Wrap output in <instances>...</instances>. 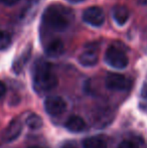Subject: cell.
I'll list each match as a JSON object with an SVG mask.
<instances>
[{
	"instance_id": "15",
	"label": "cell",
	"mask_w": 147,
	"mask_h": 148,
	"mask_svg": "<svg viewBox=\"0 0 147 148\" xmlns=\"http://www.w3.org/2000/svg\"><path fill=\"white\" fill-rule=\"evenodd\" d=\"M29 53H30V51H27L26 53H23V56L20 58V60H18L16 62H14L13 68H14V71H16V73H18L22 69V66H24L25 62H27L28 58H29Z\"/></svg>"
},
{
	"instance_id": "14",
	"label": "cell",
	"mask_w": 147,
	"mask_h": 148,
	"mask_svg": "<svg viewBox=\"0 0 147 148\" xmlns=\"http://www.w3.org/2000/svg\"><path fill=\"white\" fill-rule=\"evenodd\" d=\"M12 43V36L8 31L0 29V51L9 49Z\"/></svg>"
},
{
	"instance_id": "16",
	"label": "cell",
	"mask_w": 147,
	"mask_h": 148,
	"mask_svg": "<svg viewBox=\"0 0 147 148\" xmlns=\"http://www.w3.org/2000/svg\"><path fill=\"white\" fill-rule=\"evenodd\" d=\"M140 107L147 112V84H144L140 92Z\"/></svg>"
},
{
	"instance_id": "8",
	"label": "cell",
	"mask_w": 147,
	"mask_h": 148,
	"mask_svg": "<svg viewBox=\"0 0 147 148\" xmlns=\"http://www.w3.org/2000/svg\"><path fill=\"white\" fill-rule=\"evenodd\" d=\"M65 51V45L61 38L51 39L46 45H44V51L46 56L51 58H59Z\"/></svg>"
},
{
	"instance_id": "6",
	"label": "cell",
	"mask_w": 147,
	"mask_h": 148,
	"mask_svg": "<svg viewBox=\"0 0 147 148\" xmlns=\"http://www.w3.org/2000/svg\"><path fill=\"white\" fill-rule=\"evenodd\" d=\"M44 109L49 115L57 117L65 113L67 110V103L59 96H49L44 101Z\"/></svg>"
},
{
	"instance_id": "17",
	"label": "cell",
	"mask_w": 147,
	"mask_h": 148,
	"mask_svg": "<svg viewBox=\"0 0 147 148\" xmlns=\"http://www.w3.org/2000/svg\"><path fill=\"white\" fill-rule=\"evenodd\" d=\"M117 148H139V145H138L134 140L126 139V140L122 141V142L118 145Z\"/></svg>"
},
{
	"instance_id": "20",
	"label": "cell",
	"mask_w": 147,
	"mask_h": 148,
	"mask_svg": "<svg viewBox=\"0 0 147 148\" xmlns=\"http://www.w3.org/2000/svg\"><path fill=\"white\" fill-rule=\"evenodd\" d=\"M5 93H6V86L3 82L0 81V99L5 95Z\"/></svg>"
},
{
	"instance_id": "3",
	"label": "cell",
	"mask_w": 147,
	"mask_h": 148,
	"mask_svg": "<svg viewBox=\"0 0 147 148\" xmlns=\"http://www.w3.org/2000/svg\"><path fill=\"white\" fill-rule=\"evenodd\" d=\"M104 60L109 66L116 70H123L129 64L127 55L123 49L117 45H110L106 49L104 55Z\"/></svg>"
},
{
	"instance_id": "18",
	"label": "cell",
	"mask_w": 147,
	"mask_h": 148,
	"mask_svg": "<svg viewBox=\"0 0 147 148\" xmlns=\"http://www.w3.org/2000/svg\"><path fill=\"white\" fill-rule=\"evenodd\" d=\"M59 148H79L75 141H66L59 145Z\"/></svg>"
},
{
	"instance_id": "1",
	"label": "cell",
	"mask_w": 147,
	"mask_h": 148,
	"mask_svg": "<svg viewBox=\"0 0 147 148\" xmlns=\"http://www.w3.org/2000/svg\"><path fill=\"white\" fill-rule=\"evenodd\" d=\"M32 86L39 95L49 93L57 88L59 79L51 64L44 60H38L32 68Z\"/></svg>"
},
{
	"instance_id": "5",
	"label": "cell",
	"mask_w": 147,
	"mask_h": 148,
	"mask_svg": "<svg viewBox=\"0 0 147 148\" xmlns=\"http://www.w3.org/2000/svg\"><path fill=\"white\" fill-rule=\"evenodd\" d=\"M82 18L87 24L94 27H100L105 22L104 11L99 6H90L83 12Z\"/></svg>"
},
{
	"instance_id": "7",
	"label": "cell",
	"mask_w": 147,
	"mask_h": 148,
	"mask_svg": "<svg viewBox=\"0 0 147 148\" xmlns=\"http://www.w3.org/2000/svg\"><path fill=\"white\" fill-rule=\"evenodd\" d=\"M22 123L19 119H13L9 122V124L5 127L1 133V138L4 142L9 143L16 140L20 136L22 132Z\"/></svg>"
},
{
	"instance_id": "10",
	"label": "cell",
	"mask_w": 147,
	"mask_h": 148,
	"mask_svg": "<svg viewBox=\"0 0 147 148\" xmlns=\"http://www.w3.org/2000/svg\"><path fill=\"white\" fill-rule=\"evenodd\" d=\"M112 16L118 25H124L129 19V10L124 5H116L112 9Z\"/></svg>"
},
{
	"instance_id": "4",
	"label": "cell",
	"mask_w": 147,
	"mask_h": 148,
	"mask_svg": "<svg viewBox=\"0 0 147 148\" xmlns=\"http://www.w3.org/2000/svg\"><path fill=\"white\" fill-rule=\"evenodd\" d=\"M131 82L126 76L117 73H109L105 78V86L111 91L122 92L129 89Z\"/></svg>"
},
{
	"instance_id": "21",
	"label": "cell",
	"mask_w": 147,
	"mask_h": 148,
	"mask_svg": "<svg viewBox=\"0 0 147 148\" xmlns=\"http://www.w3.org/2000/svg\"><path fill=\"white\" fill-rule=\"evenodd\" d=\"M28 148H41V147H39V146H31V147H28Z\"/></svg>"
},
{
	"instance_id": "2",
	"label": "cell",
	"mask_w": 147,
	"mask_h": 148,
	"mask_svg": "<svg viewBox=\"0 0 147 148\" xmlns=\"http://www.w3.org/2000/svg\"><path fill=\"white\" fill-rule=\"evenodd\" d=\"M73 21V12L62 4L47 6L42 14V22L45 26L55 31L66 30Z\"/></svg>"
},
{
	"instance_id": "12",
	"label": "cell",
	"mask_w": 147,
	"mask_h": 148,
	"mask_svg": "<svg viewBox=\"0 0 147 148\" xmlns=\"http://www.w3.org/2000/svg\"><path fill=\"white\" fill-rule=\"evenodd\" d=\"M107 142L101 136H92L84 139L83 148H107Z\"/></svg>"
},
{
	"instance_id": "9",
	"label": "cell",
	"mask_w": 147,
	"mask_h": 148,
	"mask_svg": "<svg viewBox=\"0 0 147 148\" xmlns=\"http://www.w3.org/2000/svg\"><path fill=\"white\" fill-rule=\"evenodd\" d=\"M65 127L68 131L72 133H80L87 129V124L82 117L78 115H73L68 118L65 123Z\"/></svg>"
},
{
	"instance_id": "19",
	"label": "cell",
	"mask_w": 147,
	"mask_h": 148,
	"mask_svg": "<svg viewBox=\"0 0 147 148\" xmlns=\"http://www.w3.org/2000/svg\"><path fill=\"white\" fill-rule=\"evenodd\" d=\"M20 0H0L2 4H4L5 6H13L16 3H18Z\"/></svg>"
},
{
	"instance_id": "11",
	"label": "cell",
	"mask_w": 147,
	"mask_h": 148,
	"mask_svg": "<svg viewBox=\"0 0 147 148\" xmlns=\"http://www.w3.org/2000/svg\"><path fill=\"white\" fill-rule=\"evenodd\" d=\"M98 60V53L95 49H87V51H83L80 55V57H79V62L83 66H86V68L96 66Z\"/></svg>"
},
{
	"instance_id": "13",
	"label": "cell",
	"mask_w": 147,
	"mask_h": 148,
	"mask_svg": "<svg viewBox=\"0 0 147 148\" xmlns=\"http://www.w3.org/2000/svg\"><path fill=\"white\" fill-rule=\"evenodd\" d=\"M25 123L30 129H32V130H38L43 125L42 119L39 117L37 114H34V113L28 115V117L26 118Z\"/></svg>"
}]
</instances>
